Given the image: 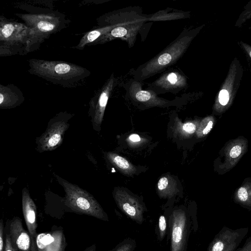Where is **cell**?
I'll return each mask as SVG.
<instances>
[{
	"instance_id": "ac0fdd59",
	"label": "cell",
	"mask_w": 251,
	"mask_h": 251,
	"mask_svg": "<svg viewBox=\"0 0 251 251\" xmlns=\"http://www.w3.org/2000/svg\"><path fill=\"white\" fill-rule=\"evenodd\" d=\"M65 240L62 229L52 230L50 233H40L36 239L38 251H59Z\"/></svg>"
},
{
	"instance_id": "277c9868",
	"label": "cell",
	"mask_w": 251,
	"mask_h": 251,
	"mask_svg": "<svg viewBox=\"0 0 251 251\" xmlns=\"http://www.w3.org/2000/svg\"><path fill=\"white\" fill-rule=\"evenodd\" d=\"M32 32L31 52L39 49L45 40L67 27L70 21L63 14L53 11L31 13H16Z\"/></svg>"
},
{
	"instance_id": "d6986e66",
	"label": "cell",
	"mask_w": 251,
	"mask_h": 251,
	"mask_svg": "<svg viewBox=\"0 0 251 251\" xmlns=\"http://www.w3.org/2000/svg\"><path fill=\"white\" fill-rule=\"evenodd\" d=\"M25 100L20 89L12 84H0V107L7 109L14 108L21 104Z\"/></svg>"
},
{
	"instance_id": "52a82bcc",
	"label": "cell",
	"mask_w": 251,
	"mask_h": 251,
	"mask_svg": "<svg viewBox=\"0 0 251 251\" xmlns=\"http://www.w3.org/2000/svg\"><path fill=\"white\" fill-rule=\"evenodd\" d=\"M243 74V66L239 59L234 57L215 97L213 106L215 113L222 114L232 105L240 87Z\"/></svg>"
},
{
	"instance_id": "9a60e30c",
	"label": "cell",
	"mask_w": 251,
	"mask_h": 251,
	"mask_svg": "<svg viewBox=\"0 0 251 251\" xmlns=\"http://www.w3.org/2000/svg\"><path fill=\"white\" fill-rule=\"evenodd\" d=\"M248 142L245 139L238 138L226 145L218 165L219 171L225 173L235 166L247 151Z\"/></svg>"
},
{
	"instance_id": "484cf974",
	"label": "cell",
	"mask_w": 251,
	"mask_h": 251,
	"mask_svg": "<svg viewBox=\"0 0 251 251\" xmlns=\"http://www.w3.org/2000/svg\"><path fill=\"white\" fill-rule=\"evenodd\" d=\"M169 216L167 217L165 215H161L158 221V239L159 241H162L165 238L168 231L169 227L168 220Z\"/></svg>"
},
{
	"instance_id": "5b68a950",
	"label": "cell",
	"mask_w": 251,
	"mask_h": 251,
	"mask_svg": "<svg viewBox=\"0 0 251 251\" xmlns=\"http://www.w3.org/2000/svg\"><path fill=\"white\" fill-rule=\"evenodd\" d=\"M55 176L65 192L64 203L72 211L91 216L104 221H109L106 213L91 194L57 176Z\"/></svg>"
},
{
	"instance_id": "7402d4cb",
	"label": "cell",
	"mask_w": 251,
	"mask_h": 251,
	"mask_svg": "<svg viewBox=\"0 0 251 251\" xmlns=\"http://www.w3.org/2000/svg\"><path fill=\"white\" fill-rule=\"evenodd\" d=\"M108 160L123 173L132 175L136 171L135 167L125 158L116 153L108 152L106 153Z\"/></svg>"
},
{
	"instance_id": "6da1fadb",
	"label": "cell",
	"mask_w": 251,
	"mask_h": 251,
	"mask_svg": "<svg viewBox=\"0 0 251 251\" xmlns=\"http://www.w3.org/2000/svg\"><path fill=\"white\" fill-rule=\"evenodd\" d=\"M205 25L184 29L164 49L145 63L130 71L133 78L143 81L162 74L175 65L187 50L195 37Z\"/></svg>"
},
{
	"instance_id": "3957f363",
	"label": "cell",
	"mask_w": 251,
	"mask_h": 251,
	"mask_svg": "<svg viewBox=\"0 0 251 251\" xmlns=\"http://www.w3.org/2000/svg\"><path fill=\"white\" fill-rule=\"evenodd\" d=\"M32 32L25 23L0 17V56L25 55L31 52Z\"/></svg>"
},
{
	"instance_id": "7c38bea8",
	"label": "cell",
	"mask_w": 251,
	"mask_h": 251,
	"mask_svg": "<svg viewBox=\"0 0 251 251\" xmlns=\"http://www.w3.org/2000/svg\"><path fill=\"white\" fill-rule=\"evenodd\" d=\"M248 227L232 229L224 226L209 244L207 251H234L248 232Z\"/></svg>"
},
{
	"instance_id": "836d02e7",
	"label": "cell",
	"mask_w": 251,
	"mask_h": 251,
	"mask_svg": "<svg viewBox=\"0 0 251 251\" xmlns=\"http://www.w3.org/2000/svg\"><path fill=\"white\" fill-rule=\"evenodd\" d=\"M83 251H96V246L95 244H92L91 246L87 248Z\"/></svg>"
},
{
	"instance_id": "cb8c5ba5",
	"label": "cell",
	"mask_w": 251,
	"mask_h": 251,
	"mask_svg": "<svg viewBox=\"0 0 251 251\" xmlns=\"http://www.w3.org/2000/svg\"><path fill=\"white\" fill-rule=\"evenodd\" d=\"M215 122L214 117L208 116L201 120L196 131L198 137L202 138L207 135L212 130Z\"/></svg>"
},
{
	"instance_id": "5bb4252c",
	"label": "cell",
	"mask_w": 251,
	"mask_h": 251,
	"mask_svg": "<svg viewBox=\"0 0 251 251\" xmlns=\"http://www.w3.org/2000/svg\"><path fill=\"white\" fill-rule=\"evenodd\" d=\"M147 20L129 24L113 28L99 38L93 45L103 44L115 39L126 41L129 48L134 46L137 34L143 27Z\"/></svg>"
},
{
	"instance_id": "f1b7e54d",
	"label": "cell",
	"mask_w": 251,
	"mask_h": 251,
	"mask_svg": "<svg viewBox=\"0 0 251 251\" xmlns=\"http://www.w3.org/2000/svg\"><path fill=\"white\" fill-rule=\"evenodd\" d=\"M4 232L5 236V251H18L17 248L14 246L11 240L9 232L8 223L7 220L6 221L5 226L4 227Z\"/></svg>"
},
{
	"instance_id": "83f0119b",
	"label": "cell",
	"mask_w": 251,
	"mask_h": 251,
	"mask_svg": "<svg viewBox=\"0 0 251 251\" xmlns=\"http://www.w3.org/2000/svg\"><path fill=\"white\" fill-rule=\"evenodd\" d=\"M177 128L181 134L187 136L194 133L197 131V126L194 123L187 122L180 124Z\"/></svg>"
},
{
	"instance_id": "d6a6232c",
	"label": "cell",
	"mask_w": 251,
	"mask_h": 251,
	"mask_svg": "<svg viewBox=\"0 0 251 251\" xmlns=\"http://www.w3.org/2000/svg\"><path fill=\"white\" fill-rule=\"evenodd\" d=\"M236 251H251V236L248 238L244 245Z\"/></svg>"
},
{
	"instance_id": "4dcf8cb0",
	"label": "cell",
	"mask_w": 251,
	"mask_h": 251,
	"mask_svg": "<svg viewBox=\"0 0 251 251\" xmlns=\"http://www.w3.org/2000/svg\"><path fill=\"white\" fill-rule=\"evenodd\" d=\"M5 236L4 222L1 219L0 221V251H5Z\"/></svg>"
},
{
	"instance_id": "4316f807",
	"label": "cell",
	"mask_w": 251,
	"mask_h": 251,
	"mask_svg": "<svg viewBox=\"0 0 251 251\" xmlns=\"http://www.w3.org/2000/svg\"><path fill=\"white\" fill-rule=\"evenodd\" d=\"M251 18V0L244 7L243 10L235 23V26L241 27L247 21Z\"/></svg>"
},
{
	"instance_id": "ba28073f",
	"label": "cell",
	"mask_w": 251,
	"mask_h": 251,
	"mask_svg": "<svg viewBox=\"0 0 251 251\" xmlns=\"http://www.w3.org/2000/svg\"><path fill=\"white\" fill-rule=\"evenodd\" d=\"M188 87V77L179 68L167 70L154 81L148 84V89L157 95L166 93L176 94Z\"/></svg>"
},
{
	"instance_id": "4fadbf2b",
	"label": "cell",
	"mask_w": 251,
	"mask_h": 251,
	"mask_svg": "<svg viewBox=\"0 0 251 251\" xmlns=\"http://www.w3.org/2000/svg\"><path fill=\"white\" fill-rule=\"evenodd\" d=\"M68 127V123L63 120L49 124L45 132L39 137L37 143L38 151H51L59 147L63 141L64 133Z\"/></svg>"
},
{
	"instance_id": "8992f818",
	"label": "cell",
	"mask_w": 251,
	"mask_h": 251,
	"mask_svg": "<svg viewBox=\"0 0 251 251\" xmlns=\"http://www.w3.org/2000/svg\"><path fill=\"white\" fill-rule=\"evenodd\" d=\"M171 251H187L191 230L198 229L196 218H193L182 207L174 209L168 220Z\"/></svg>"
},
{
	"instance_id": "e575fe53",
	"label": "cell",
	"mask_w": 251,
	"mask_h": 251,
	"mask_svg": "<svg viewBox=\"0 0 251 251\" xmlns=\"http://www.w3.org/2000/svg\"><path fill=\"white\" fill-rule=\"evenodd\" d=\"M66 245H67V243H66V241L65 240L62 243L59 251H65V249L66 247Z\"/></svg>"
},
{
	"instance_id": "603a6c76",
	"label": "cell",
	"mask_w": 251,
	"mask_h": 251,
	"mask_svg": "<svg viewBox=\"0 0 251 251\" xmlns=\"http://www.w3.org/2000/svg\"><path fill=\"white\" fill-rule=\"evenodd\" d=\"M235 201L243 207L251 210V182L244 183L236 191Z\"/></svg>"
},
{
	"instance_id": "f546056e",
	"label": "cell",
	"mask_w": 251,
	"mask_h": 251,
	"mask_svg": "<svg viewBox=\"0 0 251 251\" xmlns=\"http://www.w3.org/2000/svg\"><path fill=\"white\" fill-rule=\"evenodd\" d=\"M237 44L248 59L251 61V45L242 41H238Z\"/></svg>"
},
{
	"instance_id": "1f68e13d",
	"label": "cell",
	"mask_w": 251,
	"mask_h": 251,
	"mask_svg": "<svg viewBox=\"0 0 251 251\" xmlns=\"http://www.w3.org/2000/svg\"><path fill=\"white\" fill-rule=\"evenodd\" d=\"M129 143L132 144H135L140 143L142 139L140 136L137 134H132L129 136L127 138Z\"/></svg>"
},
{
	"instance_id": "e0dca14e",
	"label": "cell",
	"mask_w": 251,
	"mask_h": 251,
	"mask_svg": "<svg viewBox=\"0 0 251 251\" xmlns=\"http://www.w3.org/2000/svg\"><path fill=\"white\" fill-rule=\"evenodd\" d=\"M11 240L18 251H31V240L28 231L23 227L22 219L14 217L7 220Z\"/></svg>"
},
{
	"instance_id": "7a4b0ae2",
	"label": "cell",
	"mask_w": 251,
	"mask_h": 251,
	"mask_svg": "<svg viewBox=\"0 0 251 251\" xmlns=\"http://www.w3.org/2000/svg\"><path fill=\"white\" fill-rule=\"evenodd\" d=\"M27 62L29 73L64 87H75L91 75L86 68L70 62L36 58Z\"/></svg>"
},
{
	"instance_id": "9c48e42d",
	"label": "cell",
	"mask_w": 251,
	"mask_h": 251,
	"mask_svg": "<svg viewBox=\"0 0 251 251\" xmlns=\"http://www.w3.org/2000/svg\"><path fill=\"white\" fill-rule=\"evenodd\" d=\"M126 96L133 102L146 107H165L171 105L174 100L159 97L153 91L143 89L142 81L130 78L124 85Z\"/></svg>"
},
{
	"instance_id": "44dd1931",
	"label": "cell",
	"mask_w": 251,
	"mask_h": 251,
	"mask_svg": "<svg viewBox=\"0 0 251 251\" xmlns=\"http://www.w3.org/2000/svg\"><path fill=\"white\" fill-rule=\"evenodd\" d=\"M171 10L172 9L167 8L151 15H147L148 21H161L173 20L190 17V14L188 12L179 11L176 10H174V11H171Z\"/></svg>"
},
{
	"instance_id": "d4e9b609",
	"label": "cell",
	"mask_w": 251,
	"mask_h": 251,
	"mask_svg": "<svg viewBox=\"0 0 251 251\" xmlns=\"http://www.w3.org/2000/svg\"><path fill=\"white\" fill-rule=\"evenodd\" d=\"M136 245L135 239L128 237L119 243L113 249L109 251H134Z\"/></svg>"
},
{
	"instance_id": "2e32d148",
	"label": "cell",
	"mask_w": 251,
	"mask_h": 251,
	"mask_svg": "<svg viewBox=\"0 0 251 251\" xmlns=\"http://www.w3.org/2000/svg\"><path fill=\"white\" fill-rule=\"evenodd\" d=\"M22 209L27 231L31 238V249L37 248L36 239L38 234L36 230V207L26 188L22 190Z\"/></svg>"
},
{
	"instance_id": "ffe728a7",
	"label": "cell",
	"mask_w": 251,
	"mask_h": 251,
	"mask_svg": "<svg viewBox=\"0 0 251 251\" xmlns=\"http://www.w3.org/2000/svg\"><path fill=\"white\" fill-rule=\"evenodd\" d=\"M157 190L160 197L171 199L177 191L176 181L169 176H164L158 181Z\"/></svg>"
},
{
	"instance_id": "8fae6325",
	"label": "cell",
	"mask_w": 251,
	"mask_h": 251,
	"mask_svg": "<svg viewBox=\"0 0 251 251\" xmlns=\"http://www.w3.org/2000/svg\"><path fill=\"white\" fill-rule=\"evenodd\" d=\"M118 84V79L112 74L90 101V113L94 127H100L108 100Z\"/></svg>"
},
{
	"instance_id": "d590c367",
	"label": "cell",
	"mask_w": 251,
	"mask_h": 251,
	"mask_svg": "<svg viewBox=\"0 0 251 251\" xmlns=\"http://www.w3.org/2000/svg\"><path fill=\"white\" fill-rule=\"evenodd\" d=\"M249 29L251 31V25L249 26Z\"/></svg>"
},
{
	"instance_id": "30bf717a",
	"label": "cell",
	"mask_w": 251,
	"mask_h": 251,
	"mask_svg": "<svg viewBox=\"0 0 251 251\" xmlns=\"http://www.w3.org/2000/svg\"><path fill=\"white\" fill-rule=\"evenodd\" d=\"M113 197L118 208L126 216L138 224H143L147 209L139 198L122 189L115 190Z\"/></svg>"
}]
</instances>
